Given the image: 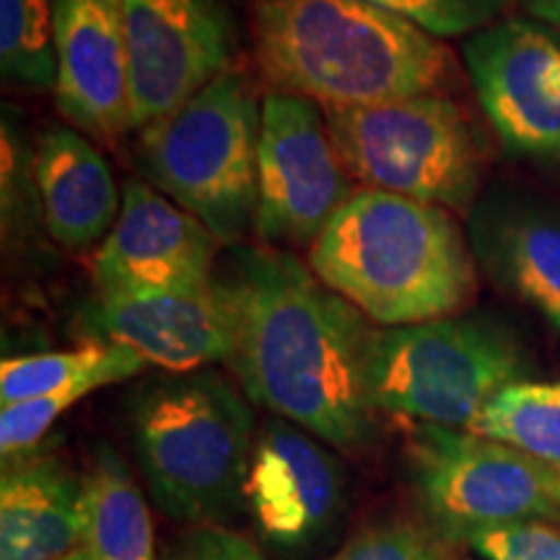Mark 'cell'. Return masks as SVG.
Returning <instances> with one entry per match:
<instances>
[{
	"mask_svg": "<svg viewBox=\"0 0 560 560\" xmlns=\"http://www.w3.org/2000/svg\"><path fill=\"white\" fill-rule=\"evenodd\" d=\"M558 501H560V478H558Z\"/></svg>",
	"mask_w": 560,
	"mask_h": 560,
	"instance_id": "obj_31",
	"label": "cell"
},
{
	"mask_svg": "<svg viewBox=\"0 0 560 560\" xmlns=\"http://www.w3.org/2000/svg\"><path fill=\"white\" fill-rule=\"evenodd\" d=\"M332 560H450L439 537L410 522L361 532Z\"/></svg>",
	"mask_w": 560,
	"mask_h": 560,
	"instance_id": "obj_26",
	"label": "cell"
},
{
	"mask_svg": "<svg viewBox=\"0 0 560 560\" xmlns=\"http://www.w3.org/2000/svg\"><path fill=\"white\" fill-rule=\"evenodd\" d=\"M0 215H3L5 242L30 234L34 226H45L42 200L34 172V153L30 140L16 117L3 109V130H0Z\"/></svg>",
	"mask_w": 560,
	"mask_h": 560,
	"instance_id": "obj_23",
	"label": "cell"
},
{
	"mask_svg": "<svg viewBox=\"0 0 560 560\" xmlns=\"http://www.w3.org/2000/svg\"><path fill=\"white\" fill-rule=\"evenodd\" d=\"M327 128L325 109L272 89L262 100L255 236L265 247H312L353 198V182Z\"/></svg>",
	"mask_w": 560,
	"mask_h": 560,
	"instance_id": "obj_9",
	"label": "cell"
},
{
	"mask_svg": "<svg viewBox=\"0 0 560 560\" xmlns=\"http://www.w3.org/2000/svg\"><path fill=\"white\" fill-rule=\"evenodd\" d=\"M410 465L420 501L452 540L488 524L560 520V472L501 441L420 423L410 436Z\"/></svg>",
	"mask_w": 560,
	"mask_h": 560,
	"instance_id": "obj_8",
	"label": "cell"
},
{
	"mask_svg": "<svg viewBox=\"0 0 560 560\" xmlns=\"http://www.w3.org/2000/svg\"><path fill=\"white\" fill-rule=\"evenodd\" d=\"M145 361L122 346L89 342L66 353L13 355L0 363V405L60 395V392H94L143 371Z\"/></svg>",
	"mask_w": 560,
	"mask_h": 560,
	"instance_id": "obj_20",
	"label": "cell"
},
{
	"mask_svg": "<svg viewBox=\"0 0 560 560\" xmlns=\"http://www.w3.org/2000/svg\"><path fill=\"white\" fill-rule=\"evenodd\" d=\"M262 109L249 81L226 70L140 132L149 179L182 210L236 244L255 229Z\"/></svg>",
	"mask_w": 560,
	"mask_h": 560,
	"instance_id": "obj_5",
	"label": "cell"
},
{
	"mask_svg": "<svg viewBox=\"0 0 560 560\" xmlns=\"http://www.w3.org/2000/svg\"><path fill=\"white\" fill-rule=\"evenodd\" d=\"M462 540L488 560H560V532L535 520L475 527Z\"/></svg>",
	"mask_w": 560,
	"mask_h": 560,
	"instance_id": "obj_25",
	"label": "cell"
},
{
	"mask_svg": "<svg viewBox=\"0 0 560 560\" xmlns=\"http://www.w3.org/2000/svg\"><path fill=\"white\" fill-rule=\"evenodd\" d=\"M58 560H89V556H86V550L79 548V550L68 552V556H62V558H58Z\"/></svg>",
	"mask_w": 560,
	"mask_h": 560,
	"instance_id": "obj_30",
	"label": "cell"
},
{
	"mask_svg": "<svg viewBox=\"0 0 560 560\" xmlns=\"http://www.w3.org/2000/svg\"><path fill=\"white\" fill-rule=\"evenodd\" d=\"M83 480L55 457L5 467L0 480V560H58L83 545Z\"/></svg>",
	"mask_w": 560,
	"mask_h": 560,
	"instance_id": "obj_18",
	"label": "cell"
},
{
	"mask_svg": "<svg viewBox=\"0 0 560 560\" xmlns=\"http://www.w3.org/2000/svg\"><path fill=\"white\" fill-rule=\"evenodd\" d=\"M310 268L384 327L454 317L478 289L475 255L446 208L374 187L335 213Z\"/></svg>",
	"mask_w": 560,
	"mask_h": 560,
	"instance_id": "obj_3",
	"label": "cell"
},
{
	"mask_svg": "<svg viewBox=\"0 0 560 560\" xmlns=\"http://www.w3.org/2000/svg\"><path fill=\"white\" fill-rule=\"evenodd\" d=\"M60 0H0V70L26 89H55Z\"/></svg>",
	"mask_w": 560,
	"mask_h": 560,
	"instance_id": "obj_22",
	"label": "cell"
},
{
	"mask_svg": "<svg viewBox=\"0 0 560 560\" xmlns=\"http://www.w3.org/2000/svg\"><path fill=\"white\" fill-rule=\"evenodd\" d=\"M79 330L91 342L122 346L174 374L229 361L236 335L234 310L219 278L190 291L94 296L81 306Z\"/></svg>",
	"mask_w": 560,
	"mask_h": 560,
	"instance_id": "obj_13",
	"label": "cell"
},
{
	"mask_svg": "<svg viewBox=\"0 0 560 560\" xmlns=\"http://www.w3.org/2000/svg\"><path fill=\"white\" fill-rule=\"evenodd\" d=\"M244 493L265 537L299 545L338 511L340 465L306 433L272 420L252 450Z\"/></svg>",
	"mask_w": 560,
	"mask_h": 560,
	"instance_id": "obj_15",
	"label": "cell"
},
{
	"mask_svg": "<svg viewBox=\"0 0 560 560\" xmlns=\"http://www.w3.org/2000/svg\"><path fill=\"white\" fill-rule=\"evenodd\" d=\"M55 104L100 140L132 130L122 0H60Z\"/></svg>",
	"mask_w": 560,
	"mask_h": 560,
	"instance_id": "obj_14",
	"label": "cell"
},
{
	"mask_svg": "<svg viewBox=\"0 0 560 560\" xmlns=\"http://www.w3.org/2000/svg\"><path fill=\"white\" fill-rule=\"evenodd\" d=\"M81 480V548L89 560H156L149 506L122 459L100 450Z\"/></svg>",
	"mask_w": 560,
	"mask_h": 560,
	"instance_id": "obj_19",
	"label": "cell"
},
{
	"mask_svg": "<svg viewBox=\"0 0 560 560\" xmlns=\"http://www.w3.org/2000/svg\"><path fill=\"white\" fill-rule=\"evenodd\" d=\"M486 117L506 151L560 161V45L542 26L506 19L465 42Z\"/></svg>",
	"mask_w": 560,
	"mask_h": 560,
	"instance_id": "obj_11",
	"label": "cell"
},
{
	"mask_svg": "<svg viewBox=\"0 0 560 560\" xmlns=\"http://www.w3.org/2000/svg\"><path fill=\"white\" fill-rule=\"evenodd\" d=\"M527 371L520 338L486 314L374 330L366 366L376 410L446 429H470Z\"/></svg>",
	"mask_w": 560,
	"mask_h": 560,
	"instance_id": "obj_6",
	"label": "cell"
},
{
	"mask_svg": "<svg viewBox=\"0 0 560 560\" xmlns=\"http://www.w3.org/2000/svg\"><path fill=\"white\" fill-rule=\"evenodd\" d=\"M132 128L164 120L229 70L231 26L219 0H122Z\"/></svg>",
	"mask_w": 560,
	"mask_h": 560,
	"instance_id": "obj_10",
	"label": "cell"
},
{
	"mask_svg": "<svg viewBox=\"0 0 560 560\" xmlns=\"http://www.w3.org/2000/svg\"><path fill=\"white\" fill-rule=\"evenodd\" d=\"M86 395L89 392L83 389H70L60 392V395H45L34 397V400L5 405L0 410V452H3V459L34 450L45 439V433L52 429L55 420Z\"/></svg>",
	"mask_w": 560,
	"mask_h": 560,
	"instance_id": "obj_27",
	"label": "cell"
},
{
	"mask_svg": "<svg viewBox=\"0 0 560 560\" xmlns=\"http://www.w3.org/2000/svg\"><path fill=\"white\" fill-rule=\"evenodd\" d=\"M520 5L532 19L560 30V0H520Z\"/></svg>",
	"mask_w": 560,
	"mask_h": 560,
	"instance_id": "obj_29",
	"label": "cell"
},
{
	"mask_svg": "<svg viewBox=\"0 0 560 560\" xmlns=\"http://www.w3.org/2000/svg\"><path fill=\"white\" fill-rule=\"evenodd\" d=\"M164 560H265L247 537L221 527L190 532Z\"/></svg>",
	"mask_w": 560,
	"mask_h": 560,
	"instance_id": "obj_28",
	"label": "cell"
},
{
	"mask_svg": "<svg viewBox=\"0 0 560 560\" xmlns=\"http://www.w3.org/2000/svg\"><path fill=\"white\" fill-rule=\"evenodd\" d=\"M325 120L353 179L431 206L472 208L482 170L480 145L450 96L327 107Z\"/></svg>",
	"mask_w": 560,
	"mask_h": 560,
	"instance_id": "obj_7",
	"label": "cell"
},
{
	"mask_svg": "<svg viewBox=\"0 0 560 560\" xmlns=\"http://www.w3.org/2000/svg\"><path fill=\"white\" fill-rule=\"evenodd\" d=\"M219 240L143 182H128L115 229L94 257L96 296H145L213 283Z\"/></svg>",
	"mask_w": 560,
	"mask_h": 560,
	"instance_id": "obj_12",
	"label": "cell"
},
{
	"mask_svg": "<svg viewBox=\"0 0 560 560\" xmlns=\"http://www.w3.org/2000/svg\"><path fill=\"white\" fill-rule=\"evenodd\" d=\"M392 16L410 21L431 37H459L490 26L506 0H363Z\"/></svg>",
	"mask_w": 560,
	"mask_h": 560,
	"instance_id": "obj_24",
	"label": "cell"
},
{
	"mask_svg": "<svg viewBox=\"0 0 560 560\" xmlns=\"http://www.w3.org/2000/svg\"><path fill=\"white\" fill-rule=\"evenodd\" d=\"M560 472V382H516L490 400L470 429Z\"/></svg>",
	"mask_w": 560,
	"mask_h": 560,
	"instance_id": "obj_21",
	"label": "cell"
},
{
	"mask_svg": "<svg viewBox=\"0 0 560 560\" xmlns=\"http://www.w3.org/2000/svg\"><path fill=\"white\" fill-rule=\"evenodd\" d=\"M34 172L42 219L55 244L86 252L104 242L120 219L122 198L107 161L81 132L52 125L37 138Z\"/></svg>",
	"mask_w": 560,
	"mask_h": 560,
	"instance_id": "obj_17",
	"label": "cell"
},
{
	"mask_svg": "<svg viewBox=\"0 0 560 560\" xmlns=\"http://www.w3.org/2000/svg\"><path fill=\"white\" fill-rule=\"evenodd\" d=\"M132 441L159 506L210 522L234 506L252 462V412L213 371L145 384L132 400Z\"/></svg>",
	"mask_w": 560,
	"mask_h": 560,
	"instance_id": "obj_4",
	"label": "cell"
},
{
	"mask_svg": "<svg viewBox=\"0 0 560 560\" xmlns=\"http://www.w3.org/2000/svg\"><path fill=\"white\" fill-rule=\"evenodd\" d=\"M219 283L236 327L229 363L249 400L340 450L366 444L376 408L363 312L276 247H236Z\"/></svg>",
	"mask_w": 560,
	"mask_h": 560,
	"instance_id": "obj_1",
	"label": "cell"
},
{
	"mask_svg": "<svg viewBox=\"0 0 560 560\" xmlns=\"http://www.w3.org/2000/svg\"><path fill=\"white\" fill-rule=\"evenodd\" d=\"M252 34L265 81L322 109L436 94L454 73L436 37L363 0H255Z\"/></svg>",
	"mask_w": 560,
	"mask_h": 560,
	"instance_id": "obj_2",
	"label": "cell"
},
{
	"mask_svg": "<svg viewBox=\"0 0 560 560\" xmlns=\"http://www.w3.org/2000/svg\"><path fill=\"white\" fill-rule=\"evenodd\" d=\"M470 247L495 283L560 330V210L514 195L482 200L470 213Z\"/></svg>",
	"mask_w": 560,
	"mask_h": 560,
	"instance_id": "obj_16",
	"label": "cell"
}]
</instances>
